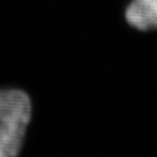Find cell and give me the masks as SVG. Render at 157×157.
Wrapping results in <instances>:
<instances>
[{"instance_id": "cell-1", "label": "cell", "mask_w": 157, "mask_h": 157, "mask_svg": "<svg viewBox=\"0 0 157 157\" xmlns=\"http://www.w3.org/2000/svg\"><path fill=\"white\" fill-rule=\"evenodd\" d=\"M32 105L20 90L0 91V157H13L21 151L30 122Z\"/></svg>"}, {"instance_id": "cell-2", "label": "cell", "mask_w": 157, "mask_h": 157, "mask_svg": "<svg viewBox=\"0 0 157 157\" xmlns=\"http://www.w3.org/2000/svg\"><path fill=\"white\" fill-rule=\"evenodd\" d=\"M125 17L131 26L139 30L157 29V0H133Z\"/></svg>"}]
</instances>
